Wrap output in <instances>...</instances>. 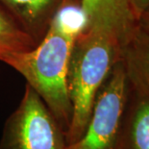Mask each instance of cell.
<instances>
[{
    "label": "cell",
    "mask_w": 149,
    "mask_h": 149,
    "mask_svg": "<svg viewBox=\"0 0 149 149\" xmlns=\"http://www.w3.org/2000/svg\"><path fill=\"white\" fill-rule=\"evenodd\" d=\"M78 34L54 17L45 36L32 49L4 57L1 62L25 78L45 103L65 134L72 116L66 75Z\"/></svg>",
    "instance_id": "cell-1"
},
{
    "label": "cell",
    "mask_w": 149,
    "mask_h": 149,
    "mask_svg": "<svg viewBox=\"0 0 149 149\" xmlns=\"http://www.w3.org/2000/svg\"><path fill=\"white\" fill-rule=\"evenodd\" d=\"M121 56L120 42L103 30L86 29L75 39L66 75L72 106L71 121L65 133L66 144L83 135L98 91Z\"/></svg>",
    "instance_id": "cell-2"
},
{
    "label": "cell",
    "mask_w": 149,
    "mask_h": 149,
    "mask_svg": "<svg viewBox=\"0 0 149 149\" xmlns=\"http://www.w3.org/2000/svg\"><path fill=\"white\" fill-rule=\"evenodd\" d=\"M65 134L45 103L29 85L5 122L0 149H65Z\"/></svg>",
    "instance_id": "cell-3"
},
{
    "label": "cell",
    "mask_w": 149,
    "mask_h": 149,
    "mask_svg": "<svg viewBox=\"0 0 149 149\" xmlns=\"http://www.w3.org/2000/svg\"><path fill=\"white\" fill-rule=\"evenodd\" d=\"M128 93V78L120 59L98 91L83 135L65 149H116Z\"/></svg>",
    "instance_id": "cell-4"
},
{
    "label": "cell",
    "mask_w": 149,
    "mask_h": 149,
    "mask_svg": "<svg viewBox=\"0 0 149 149\" xmlns=\"http://www.w3.org/2000/svg\"><path fill=\"white\" fill-rule=\"evenodd\" d=\"M87 28H95L113 35L122 49L137 26L130 0H81ZM85 29V30H86Z\"/></svg>",
    "instance_id": "cell-5"
},
{
    "label": "cell",
    "mask_w": 149,
    "mask_h": 149,
    "mask_svg": "<svg viewBox=\"0 0 149 149\" xmlns=\"http://www.w3.org/2000/svg\"><path fill=\"white\" fill-rule=\"evenodd\" d=\"M66 1L0 0V4L37 44L45 36L54 17Z\"/></svg>",
    "instance_id": "cell-6"
},
{
    "label": "cell",
    "mask_w": 149,
    "mask_h": 149,
    "mask_svg": "<svg viewBox=\"0 0 149 149\" xmlns=\"http://www.w3.org/2000/svg\"><path fill=\"white\" fill-rule=\"evenodd\" d=\"M116 149H149V95L130 86Z\"/></svg>",
    "instance_id": "cell-7"
},
{
    "label": "cell",
    "mask_w": 149,
    "mask_h": 149,
    "mask_svg": "<svg viewBox=\"0 0 149 149\" xmlns=\"http://www.w3.org/2000/svg\"><path fill=\"white\" fill-rule=\"evenodd\" d=\"M121 60L130 87L149 95V35L139 24L123 46Z\"/></svg>",
    "instance_id": "cell-8"
},
{
    "label": "cell",
    "mask_w": 149,
    "mask_h": 149,
    "mask_svg": "<svg viewBox=\"0 0 149 149\" xmlns=\"http://www.w3.org/2000/svg\"><path fill=\"white\" fill-rule=\"evenodd\" d=\"M36 43L0 4V62L4 57L32 49Z\"/></svg>",
    "instance_id": "cell-9"
},
{
    "label": "cell",
    "mask_w": 149,
    "mask_h": 149,
    "mask_svg": "<svg viewBox=\"0 0 149 149\" xmlns=\"http://www.w3.org/2000/svg\"><path fill=\"white\" fill-rule=\"evenodd\" d=\"M133 14H134L136 19L139 17L149 8V0H130Z\"/></svg>",
    "instance_id": "cell-10"
},
{
    "label": "cell",
    "mask_w": 149,
    "mask_h": 149,
    "mask_svg": "<svg viewBox=\"0 0 149 149\" xmlns=\"http://www.w3.org/2000/svg\"><path fill=\"white\" fill-rule=\"evenodd\" d=\"M138 24L142 30H144L149 35V8L139 17Z\"/></svg>",
    "instance_id": "cell-11"
}]
</instances>
